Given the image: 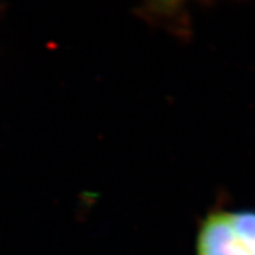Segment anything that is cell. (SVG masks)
<instances>
[{
  "label": "cell",
  "instance_id": "1",
  "mask_svg": "<svg viewBox=\"0 0 255 255\" xmlns=\"http://www.w3.org/2000/svg\"><path fill=\"white\" fill-rule=\"evenodd\" d=\"M196 255H255V209H216L200 222Z\"/></svg>",
  "mask_w": 255,
  "mask_h": 255
},
{
  "label": "cell",
  "instance_id": "2",
  "mask_svg": "<svg viewBox=\"0 0 255 255\" xmlns=\"http://www.w3.org/2000/svg\"><path fill=\"white\" fill-rule=\"evenodd\" d=\"M0 11H1V8H0Z\"/></svg>",
  "mask_w": 255,
  "mask_h": 255
}]
</instances>
